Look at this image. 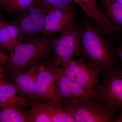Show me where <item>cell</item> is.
Wrapping results in <instances>:
<instances>
[{"label":"cell","mask_w":122,"mask_h":122,"mask_svg":"<svg viewBox=\"0 0 122 122\" xmlns=\"http://www.w3.org/2000/svg\"><path fill=\"white\" fill-rule=\"evenodd\" d=\"M79 28V54L93 64L102 76L115 66L118 51L112 49L103 35L94 24L84 21Z\"/></svg>","instance_id":"cell-1"},{"label":"cell","mask_w":122,"mask_h":122,"mask_svg":"<svg viewBox=\"0 0 122 122\" xmlns=\"http://www.w3.org/2000/svg\"><path fill=\"white\" fill-rule=\"evenodd\" d=\"M51 36L42 35L36 39L20 42L10 53L4 72L8 76L18 71L27 69L34 61L38 59L51 58Z\"/></svg>","instance_id":"cell-2"},{"label":"cell","mask_w":122,"mask_h":122,"mask_svg":"<svg viewBox=\"0 0 122 122\" xmlns=\"http://www.w3.org/2000/svg\"><path fill=\"white\" fill-rule=\"evenodd\" d=\"M80 36V28L74 24L58 36L51 38V60L53 65L59 66L79 54Z\"/></svg>","instance_id":"cell-3"},{"label":"cell","mask_w":122,"mask_h":122,"mask_svg":"<svg viewBox=\"0 0 122 122\" xmlns=\"http://www.w3.org/2000/svg\"><path fill=\"white\" fill-rule=\"evenodd\" d=\"M93 99H99L97 92L90 91L68 78L57 66L56 94L53 100L62 105L73 107Z\"/></svg>","instance_id":"cell-4"},{"label":"cell","mask_w":122,"mask_h":122,"mask_svg":"<svg viewBox=\"0 0 122 122\" xmlns=\"http://www.w3.org/2000/svg\"><path fill=\"white\" fill-rule=\"evenodd\" d=\"M58 67L68 78L90 91L97 93L100 73L83 57L81 56L77 59H70L61 63Z\"/></svg>","instance_id":"cell-5"},{"label":"cell","mask_w":122,"mask_h":122,"mask_svg":"<svg viewBox=\"0 0 122 122\" xmlns=\"http://www.w3.org/2000/svg\"><path fill=\"white\" fill-rule=\"evenodd\" d=\"M62 105L75 122H115L118 113L99 99L87 100L75 106Z\"/></svg>","instance_id":"cell-6"},{"label":"cell","mask_w":122,"mask_h":122,"mask_svg":"<svg viewBox=\"0 0 122 122\" xmlns=\"http://www.w3.org/2000/svg\"><path fill=\"white\" fill-rule=\"evenodd\" d=\"M102 76L97 90L99 99L118 113L122 110V70L115 66Z\"/></svg>","instance_id":"cell-7"},{"label":"cell","mask_w":122,"mask_h":122,"mask_svg":"<svg viewBox=\"0 0 122 122\" xmlns=\"http://www.w3.org/2000/svg\"><path fill=\"white\" fill-rule=\"evenodd\" d=\"M57 67L52 63L51 58L39 59L35 82L36 101L48 102L54 99Z\"/></svg>","instance_id":"cell-8"},{"label":"cell","mask_w":122,"mask_h":122,"mask_svg":"<svg viewBox=\"0 0 122 122\" xmlns=\"http://www.w3.org/2000/svg\"><path fill=\"white\" fill-rule=\"evenodd\" d=\"M75 11L74 5L55 9L46 14L42 35L61 33L75 24Z\"/></svg>","instance_id":"cell-9"},{"label":"cell","mask_w":122,"mask_h":122,"mask_svg":"<svg viewBox=\"0 0 122 122\" xmlns=\"http://www.w3.org/2000/svg\"><path fill=\"white\" fill-rule=\"evenodd\" d=\"M21 12L22 15L16 23L22 33V39L28 42L41 36L46 14L36 4Z\"/></svg>","instance_id":"cell-10"},{"label":"cell","mask_w":122,"mask_h":122,"mask_svg":"<svg viewBox=\"0 0 122 122\" xmlns=\"http://www.w3.org/2000/svg\"><path fill=\"white\" fill-rule=\"evenodd\" d=\"M39 59L34 61L27 69L14 72L8 76L9 81L14 83L20 93L29 101H36L35 82Z\"/></svg>","instance_id":"cell-11"},{"label":"cell","mask_w":122,"mask_h":122,"mask_svg":"<svg viewBox=\"0 0 122 122\" xmlns=\"http://www.w3.org/2000/svg\"><path fill=\"white\" fill-rule=\"evenodd\" d=\"M73 0L81 7L92 24L103 35L110 36L119 30L113 25L99 7L97 0Z\"/></svg>","instance_id":"cell-12"},{"label":"cell","mask_w":122,"mask_h":122,"mask_svg":"<svg viewBox=\"0 0 122 122\" xmlns=\"http://www.w3.org/2000/svg\"><path fill=\"white\" fill-rule=\"evenodd\" d=\"M29 101L20 93L14 83L4 80L0 82V108L25 107Z\"/></svg>","instance_id":"cell-13"},{"label":"cell","mask_w":122,"mask_h":122,"mask_svg":"<svg viewBox=\"0 0 122 122\" xmlns=\"http://www.w3.org/2000/svg\"><path fill=\"white\" fill-rule=\"evenodd\" d=\"M22 39V33L17 23L3 20L0 30V49L11 53Z\"/></svg>","instance_id":"cell-14"},{"label":"cell","mask_w":122,"mask_h":122,"mask_svg":"<svg viewBox=\"0 0 122 122\" xmlns=\"http://www.w3.org/2000/svg\"><path fill=\"white\" fill-rule=\"evenodd\" d=\"M101 10L119 30L122 27V5L115 0H100Z\"/></svg>","instance_id":"cell-15"},{"label":"cell","mask_w":122,"mask_h":122,"mask_svg":"<svg viewBox=\"0 0 122 122\" xmlns=\"http://www.w3.org/2000/svg\"><path fill=\"white\" fill-rule=\"evenodd\" d=\"M42 102L46 113L51 122H75L71 115L58 101Z\"/></svg>","instance_id":"cell-16"},{"label":"cell","mask_w":122,"mask_h":122,"mask_svg":"<svg viewBox=\"0 0 122 122\" xmlns=\"http://www.w3.org/2000/svg\"><path fill=\"white\" fill-rule=\"evenodd\" d=\"M25 107L0 108V122H31Z\"/></svg>","instance_id":"cell-17"},{"label":"cell","mask_w":122,"mask_h":122,"mask_svg":"<svg viewBox=\"0 0 122 122\" xmlns=\"http://www.w3.org/2000/svg\"><path fill=\"white\" fill-rule=\"evenodd\" d=\"M29 106L30 108L28 111L31 122H51L45 111L42 102L30 101Z\"/></svg>","instance_id":"cell-18"},{"label":"cell","mask_w":122,"mask_h":122,"mask_svg":"<svg viewBox=\"0 0 122 122\" xmlns=\"http://www.w3.org/2000/svg\"><path fill=\"white\" fill-rule=\"evenodd\" d=\"M73 0H36V5L45 14L59 8L73 5Z\"/></svg>","instance_id":"cell-19"},{"label":"cell","mask_w":122,"mask_h":122,"mask_svg":"<svg viewBox=\"0 0 122 122\" xmlns=\"http://www.w3.org/2000/svg\"><path fill=\"white\" fill-rule=\"evenodd\" d=\"M36 0H2L3 9L9 13L26 10L36 3Z\"/></svg>","instance_id":"cell-20"},{"label":"cell","mask_w":122,"mask_h":122,"mask_svg":"<svg viewBox=\"0 0 122 122\" xmlns=\"http://www.w3.org/2000/svg\"><path fill=\"white\" fill-rule=\"evenodd\" d=\"M9 56L4 53L0 51V67L4 68L8 59Z\"/></svg>","instance_id":"cell-21"},{"label":"cell","mask_w":122,"mask_h":122,"mask_svg":"<svg viewBox=\"0 0 122 122\" xmlns=\"http://www.w3.org/2000/svg\"><path fill=\"white\" fill-rule=\"evenodd\" d=\"M117 57L119 58L120 63V66H119V68L122 71V47L118 50Z\"/></svg>","instance_id":"cell-22"},{"label":"cell","mask_w":122,"mask_h":122,"mask_svg":"<svg viewBox=\"0 0 122 122\" xmlns=\"http://www.w3.org/2000/svg\"><path fill=\"white\" fill-rule=\"evenodd\" d=\"M122 122V110L119 112L115 118V122Z\"/></svg>","instance_id":"cell-23"},{"label":"cell","mask_w":122,"mask_h":122,"mask_svg":"<svg viewBox=\"0 0 122 122\" xmlns=\"http://www.w3.org/2000/svg\"><path fill=\"white\" fill-rule=\"evenodd\" d=\"M5 80L4 68L0 67V82Z\"/></svg>","instance_id":"cell-24"},{"label":"cell","mask_w":122,"mask_h":122,"mask_svg":"<svg viewBox=\"0 0 122 122\" xmlns=\"http://www.w3.org/2000/svg\"><path fill=\"white\" fill-rule=\"evenodd\" d=\"M3 21V20H2L1 17L0 15V30L1 29Z\"/></svg>","instance_id":"cell-25"},{"label":"cell","mask_w":122,"mask_h":122,"mask_svg":"<svg viewBox=\"0 0 122 122\" xmlns=\"http://www.w3.org/2000/svg\"><path fill=\"white\" fill-rule=\"evenodd\" d=\"M0 9H3V7L2 5V0H0Z\"/></svg>","instance_id":"cell-26"},{"label":"cell","mask_w":122,"mask_h":122,"mask_svg":"<svg viewBox=\"0 0 122 122\" xmlns=\"http://www.w3.org/2000/svg\"><path fill=\"white\" fill-rule=\"evenodd\" d=\"M115 0L122 5V0Z\"/></svg>","instance_id":"cell-27"}]
</instances>
